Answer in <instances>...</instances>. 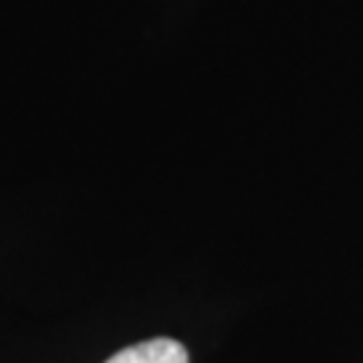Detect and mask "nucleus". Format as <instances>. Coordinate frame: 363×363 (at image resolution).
I'll return each instance as SVG.
<instances>
[{"instance_id":"f257e3e1","label":"nucleus","mask_w":363,"mask_h":363,"mask_svg":"<svg viewBox=\"0 0 363 363\" xmlns=\"http://www.w3.org/2000/svg\"><path fill=\"white\" fill-rule=\"evenodd\" d=\"M105 363H189V352L175 339L156 337L118 350L113 358H108Z\"/></svg>"}]
</instances>
